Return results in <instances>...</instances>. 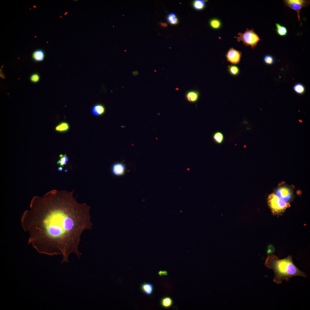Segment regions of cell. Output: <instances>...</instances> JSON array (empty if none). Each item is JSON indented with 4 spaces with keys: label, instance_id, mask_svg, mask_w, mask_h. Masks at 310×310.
<instances>
[{
    "label": "cell",
    "instance_id": "obj_1",
    "mask_svg": "<svg viewBox=\"0 0 310 310\" xmlns=\"http://www.w3.org/2000/svg\"><path fill=\"white\" fill-rule=\"evenodd\" d=\"M73 190H51L43 196H35L30 210L21 219L24 230L28 233V243L39 253L61 255V264L69 262L72 253L79 258L81 236L85 230H91L90 207L78 203Z\"/></svg>",
    "mask_w": 310,
    "mask_h": 310
},
{
    "label": "cell",
    "instance_id": "obj_2",
    "mask_svg": "<svg viewBox=\"0 0 310 310\" xmlns=\"http://www.w3.org/2000/svg\"><path fill=\"white\" fill-rule=\"evenodd\" d=\"M265 265L274 271L273 281L277 284H281L284 280L288 282L290 278L294 276L306 277V274L294 264L292 257L289 256L280 259L274 255H268Z\"/></svg>",
    "mask_w": 310,
    "mask_h": 310
},
{
    "label": "cell",
    "instance_id": "obj_3",
    "mask_svg": "<svg viewBox=\"0 0 310 310\" xmlns=\"http://www.w3.org/2000/svg\"><path fill=\"white\" fill-rule=\"evenodd\" d=\"M238 36L236 38L238 42L242 41L244 44L247 46H250L251 48L253 49L256 46L258 42L261 40L253 29L249 30L247 28L244 33L239 32L238 34Z\"/></svg>",
    "mask_w": 310,
    "mask_h": 310
},
{
    "label": "cell",
    "instance_id": "obj_4",
    "mask_svg": "<svg viewBox=\"0 0 310 310\" xmlns=\"http://www.w3.org/2000/svg\"><path fill=\"white\" fill-rule=\"evenodd\" d=\"M268 203L272 212L274 214L281 213L290 206L289 202L280 199L274 193L271 194L268 196Z\"/></svg>",
    "mask_w": 310,
    "mask_h": 310
},
{
    "label": "cell",
    "instance_id": "obj_5",
    "mask_svg": "<svg viewBox=\"0 0 310 310\" xmlns=\"http://www.w3.org/2000/svg\"><path fill=\"white\" fill-rule=\"evenodd\" d=\"M285 6L295 11L297 13L298 19L302 25L301 21L300 13L303 7H307L310 4V1L305 0H285L283 1Z\"/></svg>",
    "mask_w": 310,
    "mask_h": 310
},
{
    "label": "cell",
    "instance_id": "obj_6",
    "mask_svg": "<svg viewBox=\"0 0 310 310\" xmlns=\"http://www.w3.org/2000/svg\"><path fill=\"white\" fill-rule=\"evenodd\" d=\"M278 197L286 202H288L292 197V193L290 189L286 187L278 188L274 193Z\"/></svg>",
    "mask_w": 310,
    "mask_h": 310
},
{
    "label": "cell",
    "instance_id": "obj_7",
    "mask_svg": "<svg viewBox=\"0 0 310 310\" xmlns=\"http://www.w3.org/2000/svg\"><path fill=\"white\" fill-rule=\"evenodd\" d=\"M241 55V51L232 48L229 49L226 57L228 62L233 64H237L240 61Z\"/></svg>",
    "mask_w": 310,
    "mask_h": 310
},
{
    "label": "cell",
    "instance_id": "obj_8",
    "mask_svg": "<svg viewBox=\"0 0 310 310\" xmlns=\"http://www.w3.org/2000/svg\"><path fill=\"white\" fill-rule=\"evenodd\" d=\"M125 169V166L123 164L117 162L113 164L111 170L113 175L116 176H120L124 174Z\"/></svg>",
    "mask_w": 310,
    "mask_h": 310
},
{
    "label": "cell",
    "instance_id": "obj_9",
    "mask_svg": "<svg viewBox=\"0 0 310 310\" xmlns=\"http://www.w3.org/2000/svg\"><path fill=\"white\" fill-rule=\"evenodd\" d=\"M105 109L104 106L101 104L94 105L91 109L92 113L95 116L101 115L104 113Z\"/></svg>",
    "mask_w": 310,
    "mask_h": 310
},
{
    "label": "cell",
    "instance_id": "obj_10",
    "mask_svg": "<svg viewBox=\"0 0 310 310\" xmlns=\"http://www.w3.org/2000/svg\"><path fill=\"white\" fill-rule=\"evenodd\" d=\"M141 289L145 294L150 295L152 294L154 290L153 285L150 283H144L141 285Z\"/></svg>",
    "mask_w": 310,
    "mask_h": 310
},
{
    "label": "cell",
    "instance_id": "obj_11",
    "mask_svg": "<svg viewBox=\"0 0 310 310\" xmlns=\"http://www.w3.org/2000/svg\"><path fill=\"white\" fill-rule=\"evenodd\" d=\"M199 96L198 92L195 91H190L187 93L186 95V99L191 102H196L198 99Z\"/></svg>",
    "mask_w": 310,
    "mask_h": 310
},
{
    "label": "cell",
    "instance_id": "obj_12",
    "mask_svg": "<svg viewBox=\"0 0 310 310\" xmlns=\"http://www.w3.org/2000/svg\"><path fill=\"white\" fill-rule=\"evenodd\" d=\"M32 57L34 61H42L44 57V53L41 49H38L34 51L32 55Z\"/></svg>",
    "mask_w": 310,
    "mask_h": 310
},
{
    "label": "cell",
    "instance_id": "obj_13",
    "mask_svg": "<svg viewBox=\"0 0 310 310\" xmlns=\"http://www.w3.org/2000/svg\"><path fill=\"white\" fill-rule=\"evenodd\" d=\"M173 303V300L170 297H166L163 298L161 300L160 304L164 308H168L171 307Z\"/></svg>",
    "mask_w": 310,
    "mask_h": 310
},
{
    "label": "cell",
    "instance_id": "obj_14",
    "mask_svg": "<svg viewBox=\"0 0 310 310\" xmlns=\"http://www.w3.org/2000/svg\"><path fill=\"white\" fill-rule=\"evenodd\" d=\"M276 32L277 34L281 36H284L287 33V30L284 26L280 25L278 23L276 24Z\"/></svg>",
    "mask_w": 310,
    "mask_h": 310
},
{
    "label": "cell",
    "instance_id": "obj_15",
    "mask_svg": "<svg viewBox=\"0 0 310 310\" xmlns=\"http://www.w3.org/2000/svg\"><path fill=\"white\" fill-rule=\"evenodd\" d=\"M69 128V124L66 122H63L57 125L55 128V129L58 132H64L68 131Z\"/></svg>",
    "mask_w": 310,
    "mask_h": 310
},
{
    "label": "cell",
    "instance_id": "obj_16",
    "mask_svg": "<svg viewBox=\"0 0 310 310\" xmlns=\"http://www.w3.org/2000/svg\"><path fill=\"white\" fill-rule=\"evenodd\" d=\"M193 7L197 10H201L203 9L205 5V2L202 0H195L193 3Z\"/></svg>",
    "mask_w": 310,
    "mask_h": 310
},
{
    "label": "cell",
    "instance_id": "obj_17",
    "mask_svg": "<svg viewBox=\"0 0 310 310\" xmlns=\"http://www.w3.org/2000/svg\"><path fill=\"white\" fill-rule=\"evenodd\" d=\"M213 138L216 143L218 144H220L224 140V137L223 134L221 132L218 131L214 134Z\"/></svg>",
    "mask_w": 310,
    "mask_h": 310
},
{
    "label": "cell",
    "instance_id": "obj_18",
    "mask_svg": "<svg viewBox=\"0 0 310 310\" xmlns=\"http://www.w3.org/2000/svg\"><path fill=\"white\" fill-rule=\"evenodd\" d=\"M168 22L172 25H175L178 22V19L176 15L174 13H170L168 14L167 17Z\"/></svg>",
    "mask_w": 310,
    "mask_h": 310
},
{
    "label": "cell",
    "instance_id": "obj_19",
    "mask_svg": "<svg viewBox=\"0 0 310 310\" xmlns=\"http://www.w3.org/2000/svg\"><path fill=\"white\" fill-rule=\"evenodd\" d=\"M209 24L212 28L216 29L219 28L221 25L220 21L216 18L211 19L210 21Z\"/></svg>",
    "mask_w": 310,
    "mask_h": 310
},
{
    "label": "cell",
    "instance_id": "obj_20",
    "mask_svg": "<svg viewBox=\"0 0 310 310\" xmlns=\"http://www.w3.org/2000/svg\"><path fill=\"white\" fill-rule=\"evenodd\" d=\"M60 159L57 162V163L60 166H63L67 163L68 161V158L66 154L59 155Z\"/></svg>",
    "mask_w": 310,
    "mask_h": 310
},
{
    "label": "cell",
    "instance_id": "obj_21",
    "mask_svg": "<svg viewBox=\"0 0 310 310\" xmlns=\"http://www.w3.org/2000/svg\"><path fill=\"white\" fill-rule=\"evenodd\" d=\"M228 70L230 74L234 76L237 75L239 72V68L235 65H231L230 66L228 67Z\"/></svg>",
    "mask_w": 310,
    "mask_h": 310
},
{
    "label": "cell",
    "instance_id": "obj_22",
    "mask_svg": "<svg viewBox=\"0 0 310 310\" xmlns=\"http://www.w3.org/2000/svg\"><path fill=\"white\" fill-rule=\"evenodd\" d=\"M294 90L297 93L302 94L305 91V88L300 83L296 84L294 87Z\"/></svg>",
    "mask_w": 310,
    "mask_h": 310
},
{
    "label": "cell",
    "instance_id": "obj_23",
    "mask_svg": "<svg viewBox=\"0 0 310 310\" xmlns=\"http://www.w3.org/2000/svg\"><path fill=\"white\" fill-rule=\"evenodd\" d=\"M264 61L265 64L270 65L273 64L274 62L273 57L270 55H267L265 56L264 58Z\"/></svg>",
    "mask_w": 310,
    "mask_h": 310
},
{
    "label": "cell",
    "instance_id": "obj_24",
    "mask_svg": "<svg viewBox=\"0 0 310 310\" xmlns=\"http://www.w3.org/2000/svg\"><path fill=\"white\" fill-rule=\"evenodd\" d=\"M30 80L33 82H37L40 80L39 75L37 73H34L31 76Z\"/></svg>",
    "mask_w": 310,
    "mask_h": 310
},
{
    "label": "cell",
    "instance_id": "obj_25",
    "mask_svg": "<svg viewBox=\"0 0 310 310\" xmlns=\"http://www.w3.org/2000/svg\"><path fill=\"white\" fill-rule=\"evenodd\" d=\"M158 274L160 276L166 275H167V272L165 271H160L158 272Z\"/></svg>",
    "mask_w": 310,
    "mask_h": 310
},
{
    "label": "cell",
    "instance_id": "obj_26",
    "mask_svg": "<svg viewBox=\"0 0 310 310\" xmlns=\"http://www.w3.org/2000/svg\"><path fill=\"white\" fill-rule=\"evenodd\" d=\"M160 26L163 27H166L167 26V24L166 23H160Z\"/></svg>",
    "mask_w": 310,
    "mask_h": 310
},
{
    "label": "cell",
    "instance_id": "obj_27",
    "mask_svg": "<svg viewBox=\"0 0 310 310\" xmlns=\"http://www.w3.org/2000/svg\"><path fill=\"white\" fill-rule=\"evenodd\" d=\"M58 170L59 171H61L63 170V168L61 166L58 168Z\"/></svg>",
    "mask_w": 310,
    "mask_h": 310
}]
</instances>
